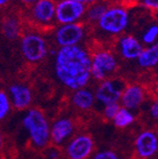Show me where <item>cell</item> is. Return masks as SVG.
I'll return each mask as SVG.
<instances>
[{"instance_id":"1","label":"cell","mask_w":158,"mask_h":159,"mask_svg":"<svg viewBox=\"0 0 158 159\" xmlns=\"http://www.w3.org/2000/svg\"><path fill=\"white\" fill-rule=\"evenodd\" d=\"M54 71L58 81L67 89L86 87L91 80V55L79 45L59 48Z\"/></svg>"},{"instance_id":"2","label":"cell","mask_w":158,"mask_h":159,"mask_svg":"<svg viewBox=\"0 0 158 159\" xmlns=\"http://www.w3.org/2000/svg\"><path fill=\"white\" fill-rule=\"evenodd\" d=\"M22 124L36 148L44 149L48 145L50 126L42 111L36 108L29 109L22 119Z\"/></svg>"},{"instance_id":"3","label":"cell","mask_w":158,"mask_h":159,"mask_svg":"<svg viewBox=\"0 0 158 159\" xmlns=\"http://www.w3.org/2000/svg\"><path fill=\"white\" fill-rule=\"evenodd\" d=\"M100 31L107 36H121L130 24V13L121 5L109 6L97 22Z\"/></svg>"},{"instance_id":"4","label":"cell","mask_w":158,"mask_h":159,"mask_svg":"<svg viewBox=\"0 0 158 159\" xmlns=\"http://www.w3.org/2000/svg\"><path fill=\"white\" fill-rule=\"evenodd\" d=\"M117 68V60L109 50L98 49L91 56V78L102 82Z\"/></svg>"},{"instance_id":"5","label":"cell","mask_w":158,"mask_h":159,"mask_svg":"<svg viewBox=\"0 0 158 159\" xmlns=\"http://www.w3.org/2000/svg\"><path fill=\"white\" fill-rule=\"evenodd\" d=\"M20 48L24 58L29 63L41 62L48 54L46 40L34 32H29L22 36Z\"/></svg>"},{"instance_id":"6","label":"cell","mask_w":158,"mask_h":159,"mask_svg":"<svg viewBox=\"0 0 158 159\" xmlns=\"http://www.w3.org/2000/svg\"><path fill=\"white\" fill-rule=\"evenodd\" d=\"M86 6L73 0H62L56 4L55 19L60 25L77 23L84 16Z\"/></svg>"},{"instance_id":"7","label":"cell","mask_w":158,"mask_h":159,"mask_svg":"<svg viewBox=\"0 0 158 159\" xmlns=\"http://www.w3.org/2000/svg\"><path fill=\"white\" fill-rule=\"evenodd\" d=\"M125 84L120 80L106 79L97 86L95 94V98L97 102L105 106L111 103L120 102L122 91Z\"/></svg>"},{"instance_id":"8","label":"cell","mask_w":158,"mask_h":159,"mask_svg":"<svg viewBox=\"0 0 158 159\" xmlns=\"http://www.w3.org/2000/svg\"><path fill=\"white\" fill-rule=\"evenodd\" d=\"M94 140L88 134H79L72 138L65 148L67 159H88L94 151Z\"/></svg>"},{"instance_id":"9","label":"cell","mask_w":158,"mask_h":159,"mask_svg":"<svg viewBox=\"0 0 158 159\" xmlns=\"http://www.w3.org/2000/svg\"><path fill=\"white\" fill-rule=\"evenodd\" d=\"M158 152V134L151 130L142 131L134 140V152L140 159H149Z\"/></svg>"},{"instance_id":"10","label":"cell","mask_w":158,"mask_h":159,"mask_svg":"<svg viewBox=\"0 0 158 159\" xmlns=\"http://www.w3.org/2000/svg\"><path fill=\"white\" fill-rule=\"evenodd\" d=\"M84 37V29L78 23L61 25L55 32V41L60 48L77 46L81 43Z\"/></svg>"},{"instance_id":"11","label":"cell","mask_w":158,"mask_h":159,"mask_svg":"<svg viewBox=\"0 0 158 159\" xmlns=\"http://www.w3.org/2000/svg\"><path fill=\"white\" fill-rule=\"evenodd\" d=\"M75 131L72 119L69 117H61L50 126V141L55 146L64 145L71 137Z\"/></svg>"},{"instance_id":"12","label":"cell","mask_w":158,"mask_h":159,"mask_svg":"<svg viewBox=\"0 0 158 159\" xmlns=\"http://www.w3.org/2000/svg\"><path fill=\"white\" fill-rule=\"evenodd\" d=\"M117 48L120 56L125 60H136L143 50L142 43L133 35L125 34L118 38Z\"/></svg>"},{"instance_id":"13","label":"cell","mask_w":158,"mask_h":159,"mask_svg":"<svg viewBox=\"0 0 158 159\" xmlns=\"http://www.w3.org/2000/svg\"><path fill=\"white\" fill-rule=\"evenodd\" d=\"M55 8L53 0H39L32 5V19L38 24L48 25L55 19Z\"/></svg>"},{"instance_id":"14","label":"cell","mask_w":158,"mask_h":159,"mask_svg":"<svg viewBox=\"0 0 158 159\" xmlns=\"http://www.w3.org/2000/svg\"><path fill=\"white\" fill-rule=\"evenodd\" d=\"M145 99V91L142 86L138 84H130L125 86L122 91L120 104L121 107L131 111L139 107Z\"/></svg>"},{"instance_id":"15","label":"cell","mask_w":158,"mask_h":159,"mask_svg":"<svg viewBox=\"0 0 158 159\" xmlns=\"http://www.w3.org/2000/svg\"><path fill=\"white\" fill-rule=\"evenodd\" d=\"M11 104L18 109L23 110L29 107L32 102V94L30 89L20 84H14L10 86L9 89Z\"/></svg>"},{"instance_id":"16","label":"cell","mask_w":158,"mask_h":159,"mask_svg":"<svg viewBox=\"0 0 158 159\" xmlns=\"http://www.w3.org/2000/svg\"><path fill=\"white\" fill-rule=\"evenodd\" d=\"M73 105L82 111H87L94 106L96 102L95 94L88 88L84 87L75 90L71 97Z\"/></svg>"},{"instance_id":"17","label":"cell","mask_w":158,"mask_h":159,"mask_svg":"<svg viewBox=\"0 0 158 159\" xmlns=\"http://www.w3.org/2000/svg\"><path fill=\"white\" fill-rule=\"evenodd\" d=\"M136 60L138 66L145 69H150L158 66V42L144 48Z\"/></svg>"},{"instance_id":"18","label":"cell","mask_w":158,"mask_h":159,"mask_svg":"<svg viewBox=\"0 0 158 159\" xmlns=\"http://www.w3.org/2000/svg\"><path fill=\"white\" fill-rule=\"evenodd\" d=\"M1 30L3 35L8 40H15L19 37L21 32L20 22L13 16H8L3 20Z\"/></svg>"},{"instance_id":"19","label":"cell","mask_w":158,"mask_h":159,"mask_svg":"<svg viewBox=\"0 0 158 159\" xmlns=\"http://www.w3.org/2000/svg\"><path fill=\"white\" fill-rule=\"evenodd\" d=\"M133 121H134L133 113L131 110L126 109L124 107H120L115 116L113 118L114 125L120 129H123L130 126L131 124L133 123Z\"/></svg>"},{"instance_id":"20","label":"cell","mask_w":158,"mask_h":159,"mask_svg":"<svg viewBox=\"0 0 158 159\" xmlns=\"http://www.w3.org/2000/svg\"><path fill=\"white\" fill-rule=\"evenodd\" d=\"M108 4L105 1L102 2H95L92 5H89L88 8H86L85 11V17L90 22H97L102 14L105 12V11L108 9Z\"/></svg>"},{"instance_id":"21","label":"cell","mask_w":158,"mask_h":159,"mask_svg":"<svg viewBox=\"0 0 158 159\" xmlns=\"http://www.w3.org/2000/svg\"><path fill=\"white\" fill-rule=\"evenodd\" d=\"M140 42L143 46L145 45L147 47L158 42V24L152 23L145 29L141 35Z\"/></svg>"},{"instance_id":"22","label":"cell","mask_w":158,"mask_h":159,"mask_svg":"<svg viewBox=\"0 0 158 159\" xmlns=\"http://www.w3.org/2000/svg\"><path fill=\"white\" fill-rule=\"evenodd\" d=\"M11 107V104L9 96L4 91H0V120H3L9 115Z\"/></svg>"},{"instance_id":"23","label":"cell","mask_w":158,"mask_h":159,"mask_svg":"<svg viewBox=\"0 0 158 159\" xmlns=\"http://www.w3.org/2000/svg\"><path fill=\"white\" fill-rule=\"evenodd\" d=\"M120 102H115V103H111L108 105H105L103 108V116L105 118L110 119V120H113V118L115 116V115L117 114L118 110L120 109Z\"/></svg>"},{"instance_id":"24","label":"cell","mask_w":158,"mask_h":159,"mask_svg":"<svg viewBox=\"0 0 158 159\" xmlns=\"http://www.w3.org/2000/svg\"><path fill=\"white\" fill-rule=\"evenodd\" d=\"M91 159H120L118 154L112 150H102L95 152Z\"/></svg>"},{"instance_id":"25","label":"cell","mask_w":158,"mask_h":159,"mask_svg":"<svg viewBox=\"0 0 158 159\" xmlns=\"http://www.w3.org/2000/svg\"><path fill=\"white\" fill-rule=\"evenodd\" d=\"M136 3L153 13H158V0H137Z\"/></svg>"},{"instance_id":"26","label":"cell","mask_w":158,"mask_h":159,"mask_svg":"<svg viewBox=\"0 0 158 159\" xmlns=\"http://www.w3.org/2000/svg\"><path fill=\"white\" fill-rule=\"evenodd\" d=\"M150 116L155 121H158V97L152 102L149 109Z\"/></svg>"},{"instance_id":"27","label":"cell","mask_w":158,"mask_h":159,"mask_svg":"<svg viewBox=\"0 0 158 159\" xmlns=\"http://www.w3.org/2000/svg\"><path fill=\"white\" fill-rule=\"evenodd\" d=\"M46 158L47 159H59L61 156V153H60V151L57 148H49L46 151Z\"/></svg>"},{"instance_id":"28","label":"cell","mask_w":158,"mask_h":159,"mask_svg":"<svg viewBox=\"0 0 158 159\" xmlns=\"http://www.w3.org/2000/svg\"><path fill=\"white\" fill-rule=\"evenodd\" d=\"M115 3H116V5H121V6H128L131 4H135L137 2V0H112Z\"/></svg>"},{"instance_id":"29","label":"cell","mask_w":158,"mask_h":159,"mask_svg":"<svg viewBox=\"0 0 158 159\" xmlns=\"http://www.w3.org/2000/svg\"><path fill=\"white\" fill-rule=\"evenodd\" d=\"M73 1H76V2H79V3H82L84 5H85L87 7V5H92L94 4L95 2H97V0H73Z\"/></svg>"},{"instance_id":"30","label":"cell","mask_w":158,"mask_h":159,"mask_svg":"<svg viewBox=\"0 0 158 159\" xmlns=\"http://www.w3.org/2000/svg\"><path fill=\"white\" fill-rule=\"evenodd\" d=\"M19 1L23 4H25V5H33L37 1H39V0H19Z\"/></svg>"},{"instance_id":"31","label":"cell","mask_w":158,"mask_h":159,"mask_svg":"<svg viewBox=\"0 0 158 159\" xmlns=\"http://www.w3.org/2000/svg\"><path fill=\"white\" fill-rule=\"evenodd\" d=\"M10 1H11V0H0V8L6 6Z\"/></svg>"},{"instance_id":"32","label":"cell","mask_w":158,"mask_h":159,"mask_svg":"<svg viewBox=\"0 0 158 159\" xmlns=\"http://www.w3.org/2000/svg\"><path fill=\"white\" fill-rule=\"evenodd\" d=\"M3 143H4V140H3V134H2V132H1V129H0V149L3 147Z\"/></svg>"},{"instance_id":"33","label":"cell","mask_w":158,"mask_h":159,"mask_svg":"<svg viewBox=\"0 0 158 159\" xmlns=\"http://www.w3.org/2000/svg\"><path fill=\"white\" fill-rule=\"evenodd\" d=\"M157 84H158V77H157Z\"/></svg>"}]
</instances>
